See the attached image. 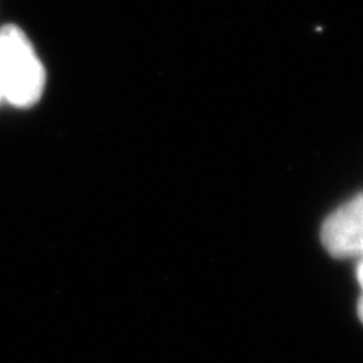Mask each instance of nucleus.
<instances>
[{"label": "nucleus", "instance_id": "nucleus-1", "mask_svg": "<svg viewBox=\"0 0 363 363\" xmlns=\"http://www.w3.org/2000/svg\"><path fill=\"white\" fill-rule=\"evenodd\" d=\"M45 71L34 45L17 26L0 29V88L4 101L29 108L43 98Z\"/></svg>", "mask_w": 363, "mask_h": 363}, {"label": "nucleus", "instance_id": "nucleus-2", "mask_svg": "<svg viewBox=\"0 0 363 363\" xmlns=\"http://www.w3.org/2000/svg\"><path fill=\"white\" fill-rule=\"evenodd\" d=\"M321 242L338 259H363V194L331 212L321 227Z\"/></svg>", "mask_w": 363, "mask_h": 363}, {"label": "nucleus", "instance_id": "nucleus-3", "mask_svg": "<svg viewBox=\"0 0 363 363\" xmlns=\"http://www.w3.org/2000/svg\"><path fill=\"white\" fill-rule=\"evenodd\" d=\"M357 278H358V283H360V288H362V296L358 299V318H360V321L363 323V259H360L358 262V269H357Z\"/></svg>", "mask_w": 363, "mask_h": 363}, {"label": "nucleus", "instance_id": "nucleus-4", "mask_svg": "<svg viewBox=\"0 0 363 363\" xmlns=\"http://www.w3.org/2000/svg\"><path fill=\"white\" fill-rule=\"evenodd\" d=\"M4 101V94H2V88H0V103Z\"/></svg>", "mask_w": 363, "mask_h": 363}]
</instances>
